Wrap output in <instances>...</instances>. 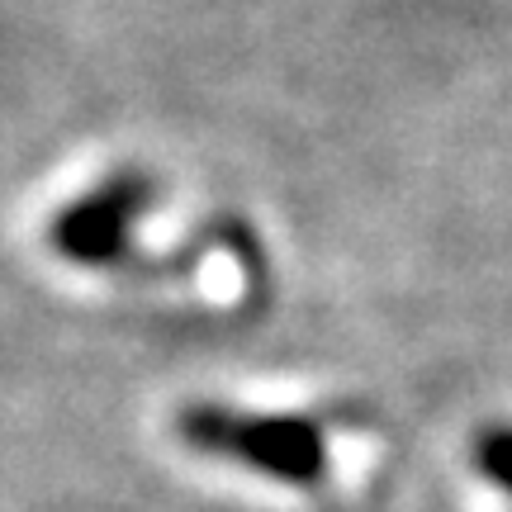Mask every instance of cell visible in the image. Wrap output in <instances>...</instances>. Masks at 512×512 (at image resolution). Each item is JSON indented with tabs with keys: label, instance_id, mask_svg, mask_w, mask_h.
Masks as SVG:
<instances>
[{
	"label": "cell",
	"instance_id": "6da1fadb",
	"mask_svg": "<svg viewBox=\"0 0 512 512\" xmlns=\"http://www.w3.org/2000/svg\"><path fill=\"white\" fill-rule=\"evenodd\" d=\"M176 437L190 451L238 460L285 484H318L328 475V446L309 418H266L238 413L228 403H190L176 413Z\"/></svg>",
	"mask_w": 512,
	"mask_h": 512
},
{
	"label": "cell",
	"instance_id": "7a4b0ae2",
	"mask_svg": "<svg viewBox=\"0 0 512 512\" xmlns=\"http://www.w3.org/2000/svg\"><path fill=\"white\" fill-rule=\"evenodd\" d=\"M152 200H157V181L138 166H124L67 204L48 223V242L62 261L86 266V271L119 266L133 256V228L147 219Z\"/></svg>",
	"mask_w": 512,
	"mask_h": 512
},
{
	"label": "cell",
	"instance_id": "3957f363",
	"mask_svg": "<svg viewBox=\"0 0 512 512\" xmlns=\"http://www.w3.org/2000/svg\"><path fill=\"white\" fill-rule=\"evenodd\" d=\"M475 465L479 475L489 479V484H498L503 494H512V427L503 422V427H484L475 441Z\"/></svg>",
	"mask_w": 512,
	"mask_h": 512
}]
</instances>
